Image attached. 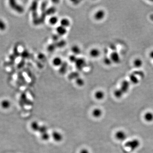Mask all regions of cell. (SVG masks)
Instances as JSON below:
<instances>
[{
  "label": "cell",
  "mask_w": 153,
  "mask_h": 153,
  "mask_svg": "<svg viewBox=\"0 0 153 153\" xmlns=\"http://www.w3.org/2000/svg\"><path fill=\"white\" fill-rule=\"evenodd\" d=\"M140 145V141L136 139L127 141L125 144V146L130 149L131 151H134L138 148Z\"/></svg>",
  "instance_id": "cell-1"
},
{
  "label": "cell",
  "mask_w": 153,
  "mask_h": 153,
  "mask_svg": "<svg viewBox=\"0 0 153 153\" xmlns=\"http://www.w3.org/2000/svg\"><path fill=\"white\" fill-rule=\"evenodd\" d=\"M106 13L105 10L100 9L96 11L94 15V18L97 21H101L105 18Z\"/></svg>",
  "instance_id": "cell-2"
},
{
  "label": "cell",
  "mask_w": 153,
  "mask_h": 153,
  "mask_svg": "<svg viewBox=\"0 0 153 153\" xmlns=\"http://www.w3.org/2000/svg\"><path fill=\"white\" fill-rule=\"evenodd\" d=\"M9 6L14 11L19 13H21L23 11V8L22 6L19 5L16 2L14 1H9Z\"/></svg>",
  "instance_id": "cell-3"
},
{
  "label": "cell",
  "mask_w": 153,
  "mask_h": 153,
  "mask_svg": "<svg viewBox=\"0 0 153 153\" xmlns=\"http://www.w3.org/2000/svg\"><path fill=\"white\" fill-rule=\"evenodd\" d=\"M109 57L113 63H114V64H119L120 61H121L120 55H119V54L116 51H113L111 53Z\"/></svg>",
  "instance_id": "cell-4"
},
{
  "label": "cell",
  "mask_w": 153,
  "mask_h": 153,
  "mask_svg": "<svg viewBox=\"0 0 153 153\" xmlns=\"http://www.w3.org/2000/svg\"><path fill=\"white\" fill-rule=\"evenodd\" d=\"M75 66L78 70H82L84 68L86 65V61L85 59L83 58H77L75 63Z\"/></svg>",
  "instance_id": "cell-5"
},
{
  "label": "cell",
  "mask_w": 153,
  "mask_h": 153,
  "mask_svg": "<svg viewBox=\"0 0 153 153\" xmlns=\"http://www.w3.org/2000/svg\"><path fill=\"white\" fill-rule=\"evenodd\" d=\"M130 81H128L127 80H124L122 81L119 89L122 91L124 94H125L127 93L129 91L130 86Z\"/></svg>",
  "instance_id": "cell-6"
},
{
  "label": "cell",
  "mask_w": 153,
  "mask_h": 153,
  "mask_svg": "<svg viewBox=\"0 0 153 153\" xmlns=\"http://www.w3.org/2000/svg\"><path fill=\"white\" fill-rule=\"evenodd\" d=\"M115 136L117 140L120 141H123L126 140L127 137L126 133L125 132H124V131H121V130L117 131V132L116 133Z\"/></svg>",
  "instance_id": "cell-7"
},
{
  "label": "cell",
  "mask_w": 153,
  "mask_h": 153,
  "mask_svg": "<svg viewBox=\"0 0 153 153\" xmlns=\"http://www.w3.org/2000/svg\"><path fill=\"white\" fill-rule=\"evenodd\" d=\"M56 32L59 36H64L67 33V29L59 25L56 27Z\"/></svg>",
  "instance_id": "cell-8"
},
{
  "label": "cell",
  "mask_w": 153,
  "mask_h": 153,
  "mask_svg": "<svg viewBox=\"0 0 153 153\" xmlns=\"http://www.w3.org/2000/svg\"><path fill=\"white\" fill-rule=\"evenodd\" d=\"M89 54L90 56L92 58H97L100 56L101 52L98 48H94L90 50Z\"/></svg>",
  "instance_id": "cell-9"
},
{
  "label": "cell",
  "mask_w": 153,
  "mask_h": 153,
  "mask_svg": "<svg viewBox=\"0 0 153 153\" xmlns=\"http://www.w3.org/2000/svg\"><path fill=\"white\" fill-rule=\"evenodd\" d=\"M51 136L54 141L60 142L63 140V135L62 134L57 131H54L51 134Z\"/></svg>",
  "instance_id": "cell-10"
},
{
  "label": "cell",
  "mask_w": 153,
  "mask_h": 153,
  "mask_svg": "<svg viewBox=\"0 0 153 153\" xmlns=\"http://www.w3.org/2000/svg\"><path fill=\"white\" fill-rule=\"evenodd\" d=\"M59 24L60 25L67 29V28L70 26L71 22L68 18H63L60 19Z\"/></svg>",
  "instance_id": "cell-11"
},
{
  "label": "cell",
  "mask_w": 153,
  "mask_h": 153,
  "mask_svg": "<svg viewBox=\"0 0 153 153\" xmlns=\"http://www.w3.org/2000/svg\"><path fill=\"white\" fill-rule=\"evenodd\" d=\"M52 64L53 66L56 67H61L63 64V61L62 58L60 57H54L52 60Z\"/></svg>",
  "instance_id": "cell-12"
},
{
  "label": "cell",
  "mask_w": 153,
  "mask_h": 153,
  "mask_svg": "<svg viewBox=\"0 0 153 153\" xmlns=\"http://www.w3.org/2000/svg\"><path fill=\"white\" fill-rule=\"evenodd\" d=\"M1 106L3 109H8L11 107V102L9 99H4L1 102Z\"/></svg>",
  "instance_id": "cell-13"
},
{
  "label": "cell",
  "mask_w": 153,
  "mask_h": 153,
  "mask_svg": "<svg viewBox=\"0 0 153 153\" xmlns=\"http://www.w3.org/2000/svg\"><path fill=\"white\" fill-rule=\"evenodd\" d=\"M60 21V19L56 15H51L49 19V23L51 26L57 25Z\"/></svg>",
  "instance_id": "cell-14"
},
{
  "label": "cell",
  "mask_w": 153,
  "mask_h": 153,
  "mask_svg": "<svg viewBox=\"0 0 153 153\" xmlns=\"http://www.w3.org/2000/svg\"><path fill=\"white\" fill-rule=\"evenodd\" d=\"M71 51L72 52V54H74L77 56L81 53V49L80 47L77 45H74L72 46L71 48Z\"/></svg>",
  "instance_id": "cell-15"
},
{
  "label": "cell",
  "mask_w": 153,
  "mask_h": 153,
  "mask_svg": "<svg viewBox=\"0 0 153 153\" xmlns=\"http://www.w3.org/2000/svg\"><path fill=\"white\" fill-rule=\"evenodd\" d=\"M94 97L97 100H102L104 98L105 96V93L103 91H97L94 94Z\"/></svg>",
  "instance_id": "cell-16"
},
{
  "label": "cell",
  "mask_w": 153,
  "mask_h": 153,
  "mask_svg": "<svg viewBox=\"0 0 153 153\" xmlns=\"http://www.w3.org/2000/svg\"><path fill=\"white\" fill-rule=\"evenodd\" d=\"M143 64V62L141 58H136L134 61L133 65L136 68H140Z\"/></svg>",
  "instance_id": "cell-17"
},
{
  "label": "cell",
  "mask_w": 153,
  "mask_h": 153,
  "mask_svg": "<svg viewBox=\"0 0 153 153\" xmlns=\"http://www.w3.org/2000/svg\"><path fill=\"white\" fill-rule=\"evenodd\" d=\"M102 114H103V112L100 109L98 108L94 109L92 112L93 116L97 118L100 117L102 115Z\"/></svg>",
  "instance_id": "cell-18"
},
{
  "label": "cell",
  "mask_w": 153,
  "mask_h": 153,
  "mask_svg": "<svg viewBox=\"0 0 153 153\" xmlns=\"http://www.w3.org/2000/svg\"><path fill=\"white\" fill-rule=\"evenodd\" d=\"M144 117L147 122H152L153 121V113L150 112H147L144 114Z\"/></svg>",
  "instance_id": "cell-19"
},
{
  "label": "cell",
  "mask_w": 153,
  "mask_h": 153,
  "mask_svg": "<svg viewBox=\"0 0 153 153\" xmlns=\"http://www.w3.org/2000/svg\"><path fill=\"white\" fill-rule=\"evenodd\" d=\"M40 126H41V125H39V123L37 121H33L31 123V128L34 132H38L40 129Z\"/></svg>",
  "instance_id": "cell-20"
},
{
  "label": "cell",
  "mask_w": 153,
  "mask_h": 153,
  "mask_svg": "<svg viewBox=\"0 0 153 153\" xmlns=\"http://www.w3.org/2000/svg\"><path fill=\"white\" fill-rule=\"evenodd\" d=\"M130 82L134 84H137L139 83V80L135 74H132L129 76Z\"/></svg>",
  "instance_id": "cell-21"
},
{
  "label": "cell",
  "mask_w": 153,
  "mask_h": 153,
  "mask_svg": "<svg viewBox=\"0 0 153 153\" xmlns=\"http://www.w3.org/2000/svg\"><path fill=\"white\" fill-rule=\"evenodd\" d=\"M75 83L78 87H82L85 85V82L84 79L78 77L75 79Z\"/></svg>",
  "instance_id": "cell-22"
},
{
  "label": "cell",
  "mask_w": 153,
  "mask_h": 153,
  "mask_svg": "<svg viewBox=\"0 0 153 153\" xmlns=\"http://www.w3.org/2000/svg\"><path fill=\"white\" fill-rule=\"evenodd\" d=\"M114 96L117 98H121L124 95V94L123 93V92L119 88L117 89L114 91Z\"/></svg>",
  "instance_id": "cell-23"
},
{
  "label": "cell",
  "mask_w": 153,
  "mask_h": 153,
  "mask_svg": "<svg viewBox=\"0 0 153 153\" xmlns=\"http://www.w3.org/2000/svg\"><path fill=\"white\" fill-rule=\"evenodd\" d=\"M103 62L104 64L107 66H110L113 63L109 57H104V59H103Z\"/></svg>",
  "instance_id": "cell-24"
},
{
  "label": "cell",
  "mask_w": 153,
  "mask_h": 153,
  "mask_svg": "<svg viewBox=\"0 0 153 153\" xmlns=\"http://www.w3.org/2000/svg\"><path fill=\"white\" fill-rule=\"evenodd\" d=\"M56 48H57V46H56V44H50L48 46L47 50L49 52H52L55 51Z\"/></svg>",
  "instance_id": "cell-25"
},
{
  "label": "cell",
  "mask_w": 153,
  "mask_h": 153,
  "mask_svg": "<svg viewBox=\"0 0 153 153\" xmlns=\"http://www.w3.org/2000/svg\"><path fill=\"white\" fill-rule=\"evenodd\" d=\"M50 137V135L48 133H45L41 134V138L44 141H48Z\"/></svg>",
  "instance_id": "cell-26"
},
{
  "label": "cell",
  "mask_w": 153,
  "mask_h": 153,
  "mask_svg": "<svg viewBox=\"0 0 153 153\" xmlns=\"http://www.w3.org/2000/svg\"><path fill=\"white\" fill-rule=\"evenodd\" d=\"M47 127L46 126H44V125H42V126H40V129H39L38 132L41 134L47 132Z\"/></svg>",
  "instance_id": "cell-27"
},
{
  "label": "cell",
  "mask_w": 153,
  "mask_h": 153,
  "mask_svg": "<svg viewBox=\"0 0 153 153\" xmlns=\"http://www.w3.org/2000/svg\"><path fill=\"white\" fill-rule=\"evenodd\" d=\"M78 57L76 55L74 54H71V55L69 56V60L70 62L73 64H75L76 60H77Z\"/></svg>",
  "instance_id": "cell-28"
},
{
  "label": "cell",
  "mask_w": 153,
  "mask_h": 153,
  "mask_svg": "<svg viewBox=\"0 0 153 153\" xmlns=\"http://www.w3.org/2000/svg\"><path fill=\"white\" fill-rule=\"evenodd\" d=\"M57 47H63L66 45V41L64 40H59L58 42L55 43Z\"/></svg>",
  "instance_id": "cell-29"
},
{
  "label": "cell",
  "mask_w": 153,
  "mask_h": 153,
  "mask_svg": "<svg viewBox=\"0 0 153 153\" xmlns=\"http://www.w3.org/2000/svg\"><path fill=\"white\" fill-rule=\"evenodd\" d=\"M6 29V25L5 23L3 21L0 20V30L1 31L4 30Z\"/></svg>",
  "instance_id": "cell-30"
},
{
  "label": "cell",
  "mask_w": 153,
  "mask_h": 153,
  "mask_svg": "<svg viewBox=\"0 0 153 153\" xmlns=\"http://www.w3.org/2000/svg\"><path fill=\"white\" fill-rule=\"evenodd\" d=\"M60 37L58 34H54L53 36H52V39L54 41H56V43L58 42L59 41V38L58 37Z\"/></svg>",
  "instance_id": "cell-31"
},
{
  "label": "cell",
  "mask_w": 153,
  "mask_h": 153,
  "mask_svg": "<svg viewBox=\"0 0 153 153\" xmlns=\"http://www.w3.org/2000/svg\"><path fill=\"white\" fill-rule=\"evenodd\" d=\"M80 153H90L87 149H83L80 150Z\"/></svg>",
  "instance_id": "cell-32"
},
{
  "label": "cell",
  "mask_w": 153,
  "mask_h": 153,
  "mask_svg": "<svg viewBox=\"0 0 153 153\" xmlns=\"http://www.w3.org/2000/svg\"><path fill=\"white\" fill-rule=\"evenodd\" d=\"M149 56L151 59H153V50H152V51L150 52Z\"/></svg>",
  "instance_id": "cell-33"
}]
</instances>
